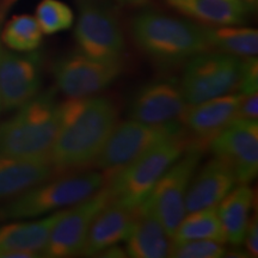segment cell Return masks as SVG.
I'll use <instances>...</instances> for the list:
<instances>
[{
  "mask_svg": "<svg viewBox=\"0 0 258 258\" xmlns=\"http://www.w3.org/2000/svg\"><path fill=\"white\" fill-rule=\"evenodd\" d=\"M118 122V108L108 96L69 98L59 103V123L49 159L55 175L93 166Z\"/></svg>",
  "mask_w": 258,
  "mask_h": 258,
  "instance_id": "6da1fadb",
  "label": "cell"
},
{
  "mask_svg": "<svg viewBox=\"0 0 258 258\" xmlns=\"http://www.w3.org/2000/svg\"><path fill=\"white\" fill-rule=\"evenodd\" d=\"M131 34L139 49L163 67L177 66L211 50L205 27L154 10L134 16Z\"/></svg>",
  "mask_w": 258,
  "mask_h": 258,
  "instance_id": "7a4b0ae2",
  "label": "cell"
},
{
  "mask_svg": "<svg viewBox=\"0 0 258 258\" xmlns=\"http://www.w3.org/2000/svg\"><path fill=\"white\" fill-rule=\"evenodd\" d=\"M59 123L55 89L38 92L0 124V158L48 159Z\"/></svg>",
  "mask_w": 258,
  "mask_h": 258,
  "instance_id": "3957f363",
  "label": "cell"
},
{
  "mask_svg": "<svg viewBox=\"0 0 258 258\" xmlns=\"http://www.w3.org/2000/svg\"><path fill=\"white\" fill-rule=\"evenodd\" d=\"M105 184L106 177L101 171L55 176L0 203V221L49 215L84 201Z\"/></svg>",
  "mask_w": 258,
  "mask_h": 258,
  "instance_id": "277c9868",
  "label": "cell"
},
{
  "mask_svg": "<svg viewBox=\"0 0 258 258\" xmlns=\"http://www.w3.org/2000/svg\"><path fill=\"white\" fill-rule=\"evenodd\" d=\"M191 147L195 146L185 133L150 148L106 179L111 199L128 208L139 207L161 176Z\"/></svg>",
  "mask_w": 258,
  "mask_h": 258,
  "instance_id": "5b68a950",
  "label": "cell"
},
{
  "mask_svg": "<svg viewBox=\"0 0 258 258\" xmlns=\"http://www.w3.org/2000/svg\"><path fill=\"white\" fill-rule=\"evenodd\" d=\"M185 133L180 121L161 124L143 123L134 120L117 122L93 166L108 179L150 148Z\"/></svg>",
  "mask_w": 258,
  "mask_h": 258,
  "instance_id": "8992f818",
  "label": "cell"
},
{
  "mask_svg": "<svg viewBox=\"0 0 258 258\" xmlns=\"http://www.w3.org/2000/svg\"><path fill=\"white\" fill-rule=\"evenodd\" d=\"M74 38L84 55L104 63H124V34L117 16L105 4L78 0Z\"/></svg>",
  "mask_w": 258,
  "mask_h": 258,
  "instance_id": "52a82bcc",
  "label": "cell"
},
{
  "mask_svg": "<svg viewBox=\"0 0 258 258\" xmlns=\"http://www.w3.org/2000/svg\"><path fill=\"white\" fill-rule=\"evenodd\" d=\"M241 57L208 50L186 61L180 88L188 105L238 92Z\"/></svg>",
  "mask_w": 258,
  "mask_h": 258,
  "instance_id": "ba28073f",
  "label": "cell"
},
{
  "mask_svg": "<svg viewBox=\"0 0 258 258\" xmlns=\"http://www.w3.org/2000/svg\"><path fill=\"white\" fill-rule=\"evenodd\" d=\"M203 151L191 147L161 176L147 199L141 203L156 217L170 238L186 214L189 183L199 169Z\"/></svg>",
  "mask_w": 258,
  "mask_h": 258,
  "instance_id": "9c48e42d",
  "label": "cell"
},
{
  "mask_svg": "<svg viewBox=\"0 0 258 258\" xmlns=\"http://www.w3.org/2000/svg\"><path fill=\"white\" fill-rule=\"evenodd\" d=\"M124 70V63H104L80 51L64 54L51 64L57 89L69 98L93 96L104 91Z\"/></svg>",
  "mask_w": 258,
  "mask_h": 258,
  "instance_id": "30bf717a",
  "label": "cell"
},
{
  "mask_svg": "<svg viewBox=\"0 0 258 258\" xmlns=\"http://www.w3.org/2000/svg\"><path fill=\"white\" fill-rule=\"evenodd\" d=\"M110 199V190L104 185L84 201L63 209L51 228L42 257L69 258L80 254L93 219Z\"/></svg>",
  "mask_w": 258,
  "mask_h": 258,
  "instance_id": "8fae6325",
  "label": "cell"
},
{
  "mask_svg": "<svg viewBox=\"0 0 258 258\" xmlns=\"http://www.w3.org/2000/svg\"><path fill=\"white\" fill-rule=\"evenodd\" d=\"M188 108L180 82L176 77L163 76L141 85L128 103L129 120L150 124L180 121Z\"/></svg>",
  "mask_w": 258,
  "mask_h": 258,
  "instance_id": "7c38bea8",
  "label": "cell"
},
{
  "mask_svg": "<svg viewBox=\"0 0 258 258\" xmlns=\"http://www.w3.org/2000/svg\"><path fill=\"white\" fill-rule=\"evenodd\" d=\"M213 156L233 171L238 184H250L258 173V121L234 118L209 144Z\"/></svg>",
  "mask_w": 258,
  "mask_h": 258,
  "instance_id": "4fadbf2b",
  "label": "cell"
},
{
  "mask_svg": "<svg viewBox=\"0 0 258 258\" xmlns=\"http://www.w3.org/2000/svg\"><path fill=\"white\" fill-rule=\"evenodd\" d=\"M43 57L37 50H0V108L15 111L40 92Z\"/></svg>",
  "mask_w": 258,
  "mask_h": 258,
  "instance_id": "5bb4252c",
  "label": "cell"
},
{
  "mask_svg": "<svg viewBox=\"0 0 258 258\" xmlns=\"http://www.w3.org/2000/svg\"><path fill=\"white\" fill-rule=\"evenodd\" d=\"M243 95L233 92L188 105L180 122L194 146L205 151L211 141L234 120Z\"/></svg>",
  "mask_w": 258,
  "mask_h": 258,
  "instance_id": "9a60e30c",
  "label": "cell"
},
{
  "mask_svg": "<svg viewBox=\"0 0 258 258\" xmlns=\"http://www.w3.org/2000/svg\"><path fill=\"white\" fill-rule=\"evenodd\" d=\"M63 209L35 221L0 225V258L42 257L48 237Z\"/></svg>",
  "mask_w": 258,
  "mask_h": 258,
  "instance_id": "2e32d148",
  "label": "cell"
},
{
  "mask_svg": "<svg viewBox=\"0 0 258 258\" xmlns=\"http://www.w3.org/2000/svg\"><path fill=\"white\" fill-rule=\"evenodd\" d=\"M238 184L237 177L221 160H209L196 170L189 183L185 199L186 213L217 207L219 202Z\"/></svg>",
  "mask_w": 258,
  "mask_h": 258,
  "instance_id": "e0dca14e",
  "label": "cell"
},
{
  "mask_svg": "<svg viewBox=\"0 0 258 258\" xmlns=\"http://www.w3.org/2000/svg\"><path fill=\"white\" fill-rule=\"evenodd\" d=\"M134 209L110 199L93 219L80 254L85 257L99 253L127 239L134 220Z\"/></svg>",
  "mask_w": 258,
  "mask_h": 258,
  "instance_id": "ac0fdd59",
  "label": "cell"
},
{
  "mask_svg": "<svg viewBox=\"0 0 258 258\" xmlns=\"http://www.w3.org/2000/svg\"><path fill=\"white\" fill-rule=\"evenodd\" d=\"M125 241V253L132 258L169 257L171 238L159 220L140 205L134 211V220Z\"/></svg>",
  "mask_w": 258,
  "mask_h": 258,
  "instance_id": "d6986e66",
  "label": "cell"
},
{
  "mask_svg": "<svg viewBox=\"0 0 258 258\" xmlns=\"http://www.w3.org/2000/svg\"><path fill=\"white\" fill-rule=\"evenodd\" d=\"M55 176L49 159L0 158V203Z\"/></svg>",
  "mask_w": 258,
  "mask_h": 258,
  "instance_id": "ffe728a7",
  "label": "cell"
},
{
  "mask_svg": "<svg viewBox=\"0 0 258 258\" xmlns=\"http://www.w3.org/2000/svg\"><path fill=\"white\" fill-rule=\"evenodd\" d=\"M170 8L207 27L241 25L250 10L231 0H164Z\"/></svg>",
  "mask_w": 258,
  "mask_h": 258,
  "instance_id": "44dd1931",
  "label": "cell"
},
{
  "mask_svg": "<svg viewBox=\"0 0 258 258\" xmlns=\"http://www.w3.org/2000/svg\"><path fill=\"white\" fill-rule=\"evenodd\" d=\"M254 199L256 196L249 184H239L219 202L217 212L224 230L226 243H230L233 246H240L243 243L253 209Z\"/></svg>",
  "mask_w": 258,
  "mask_h": 258,
  "instance_id": "7402d4cb",
  "label": "cell"
},
{
  "mask_svg": "<svg viewBox=\"0 0 258 258\" xmlns=\"http://www.w3.org/2000/svg\"><path fill=\"white\" fill-rule=\"evenodd\" d=\"M206 37L211 50L238 57L257 56L258 31L240 25L205 27Z\"/></svg>",
  "mask_w": 258,
  "mask_h": 258,
  "instance_id": "603a6c76",
  "label": "cell"
},
{
  "mask_svg": "<svg viewBox=\"0 0 258 258\" xmlns=\"http://www.w3.org/2000/svg\"><path fill=\"white\" fill-rule=\"evenodd\" d=\"M189 240H213L221 244L226 243L217 207L186 213L171 238V243H184Z\"/></svg>",
  "mask_w": 258,
  "mask_h": 258,
  "instance_id": "cb8c5ba5",
  "label": "cell"
},
{
  "mask_svg": "<svg viewBox=\"0 0 258 258\" xmlns=\"http://www.w3.org/2000/svg\"><path fill=\"white\" fill-rule=\"evenodd\" d=\"M42 36L43 32L34 16L17 15L5 24L2 41L10 50L29 53L40 48Z\"/></svg>",
  "mask_w": 258,
  "mask_h": 258,
  "instance_id": "d4e9b609",
  "label": "cell"
},
{
  "mask_svg": "<svg viewBox=\"0 0 258 258\" xmlns=\"http://www.w3.org/2000/svg\"><path fill=\"white\" fill-rule=\"evenodd\" d=\"M35 18L46 35L69 30L74 22L73 11L60 0H42L36 9Z\"/></svg>",
  "mask_w": 258,
  "mask_h": 258,
  "instance_id": "484cf974",
  "label": "cell"
},
{
  "mask_svg": "<svg viewBox=\"0 0 258 258\" xmlns=\"http://www.w3.org/2000/svg\"><path fill=\"white\" fill-rule=\"evenodd\" d=\"M227 250L224 244L213 240H189L171 243L169 257L172 258H222Z\"/></svg>",
  "mask_w": 258,
  "mask_h": 258,
  "instance_id": "4316f807",
  "label": "cell"
},
{
  "mask_svg": "<svg viewBox=\"0 0 258 258\" xmlns=\"http://www.w3.org/2000/svg\"><path fill=\"white\" fill-rule=\"evenodd\" d=\"M238 92L243 96L258 92V61L256 56L241 57V71Z\"/></svg>",
  "mask_w": 258,
  "mask_h": 258,
  "instance_id": "83f0119b",
  "label": "cell"
},
{
  "mask_svg": "<svg viewBox=\"0 0 258 258\" xmlns=\"http://www.w3.org/2000/svg\"><path fill=\"white\" fill-rule=\"evenodd\" d=\"M244 249L243 251L246 254V257H257L258 256V222L257 214L251 215L249 225H247L246 233H245L244 240Z\"/></svg>",
  "mask_w": 258,
  "mask_h": 258,
  "instance_id": "f1b7e54d",
  "label": "cell"
},
{
  "mask_svg": "<svg viewBox=\"0 0 258 258\" xmlns=\"http://www.w3.org/2000/svg\"><path fill=\"white\" fill-rule=\"evenodd\" d=\"M235 118L257 120L258 118V92L241 97ZM258 121V120H257Z\"/></svg>",
  "mask_w": 258,
  "mask_h": 258,
  "instance_id": "f546056e",
  "label": "cell"
},
{
  "mask_svg": "<svg viewBox=\"0 0 258 258\" xmlns=\"http://www.w3.org/2000/svg\"><path fill=\"white\" fill-rule=\"evenodd\" d=\"M99 256L110 257V258H123V257H127V253H125V250L118 246L117 244V245H112V246L108 247V249L99 253Z\"/></svg>",
  "mask_w": 258,
  "mask_h": 258,
  "instance_id": "4dcf8cb0",
  "label": "cell"
},
{
  "mask_svg": "<svg viewBox=\"0 0 258 258\" xmlns=\"http://www.w3.org/2000/svg\"><path fill=\"white\" fill-rule=\"evenodd\" d=\"M118 3L125 6H132V8H139V6H144L148 3V0H117Z\"/></svg>",
  "mask_w": 258,
  "mask_h": 258,
  "instance_id": "1f68e13d",
  "label": "cell"
},
{
  "mask_svg": "<svg viewBox=\"0 0 258 258\" xmlns=\"http://www.w3.org/2000/svg\"><path fill=\"white\" fill-rule=\"evenodd\" d=\"M243 2L245 3V5H246L247 8H249L250 11H252L253 9H256L258 0H243Z\"/></svg>",
  "mask_w": 258,
  "mask_h": 258,
  "instance_id": "d6a6232c",
  "label": "cell"
},
{
  "mask_svg": "<svg viewBox=\"0 0 258 258\" xmlns=\"http://www.w3.org/2000/svg\"><path fill=\"white\" fill-rule=\"evenodd\" d=\"M231 2H233V3H235V4H240V5H245V3L243 2V0H231ZM245 6H246V5H245ZM246 8H247V6H246ZM247 9H249V8H247Z\"/></svg>",
  "mask_w": 258,
  "mask_h": 258,
  "instance_id": "836d02e7",
  "label": "cell"
},
{
  "mask_svg": "<svg viewBox=\"0 0 258 258\" xmlns=\"http://www.w3.org/2000/svg\"><path fill=\"white\" fill-rule=\"evenodd\" d=\"M0 50H2V47H0ZM0 111H2V108H0Z\"/></svg>",
  "mask_w": 258,
  "mask_h": 258,
  "instance_id": "e575fe53",
  "label": "cell"
}]
</instances>
